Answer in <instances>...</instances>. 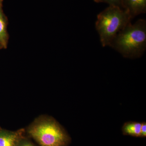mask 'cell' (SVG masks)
I'll list each match as a JSON object with an SVG mask.
<instances>
[{
    "label": "cell",
    "instance_id": "6da1fadb",
    "mask_svg": "<svg viewBox=\"0 0 146 146\" xmlns=\"http://www.w3.org/2000/svg\"><path fill=\"white\" fill-rule=\"evenodd\" d=\"M109 46L124 57H141L146 49V21L140 19L134 24H129L119 33Z\"/></svg>",
    "mask_w": 146,
    "mask_h": 146
},
{
    "label": "cell",
    "instance_id": "7a4b0ae2",
    "mask_svg": "<svg viewBox=\"0 0 146 146\" xmlns=\"http://www.w3.org/2000/svg\"><path fill=\"white\" fill-rule=\"evenodd\" d=\"M132 18L129 13L120 7L109 5L98 14L96 28L103 47L109 46L117 35Z\"/></svg>",
    "mask_w": 146,
    "mask_h": 146
},
{
    "label": "cell",
    "instance_id": "3957f363",
    "mask_svg": "<svg viewBox=\"0 0 146 146\" xmlns=\"http://www.w3.org/2000/svg\"><path fill=\"white\" fill-rule=\"evenodd\" d=\"M28 132L41 146H67L69 141L65 131L52 120L35 124L29 129Z\"/></svg>",
    "mask_w": 146,
    "mask_h": 146
},
{
    "label": "cell",
    "instance_id": "277c9868",
    "mask_svg": "<svg viewBox=\"0 0 146 146\" xmlns=\"http://www.w3.org/2000/svg\"><path fill=\"white\" fill-rule=\"evenodd\" d=\"M121 7L126 11L133 19L146 13V0H121Z\"/></svg>",
    "mask_w": 146,
    "mask_h": 146
},
{
    "label": "cell",
    "instance_id": "5b68a950",
    "mask_svg": "<svg viewBox=\"0 0 146 146\" xmlns=\"http://www.w3.org/2000/svg\"><path fill=\"white\" fill-rule=\"evenodd\" d=\"M23 130L0 131V146H17L23 138Z\"/></svg>",
    "mask_w": 146,
    "mask_h": 146
},
{
    "label": "cell",
    "instance_id": "8992f818",
    "mask_svg": "<svg viewBox=\"0 0 146 146\" xmlns=\"http://www.w3.org/2000/svg\"><path fill=\"white\" fill-rule=\"evenodd\" d=\"M3 0H0V45L3 48L6 49L9 36L7 30L8 19L3 10Z\"/></svg>",
    "mask_w": 146,
    "mask_h": 146
},
{
    "label": "cell",
    "instance_id": "52a82bcc",
    "mask_svg": "<svg viewBox=\"0 0 146 146\" xmlns=\"http://www.w3.org/2000/svg\"><path fill=\"white\" fill-rule=\"evenodd\" d=\"M141 123L138 122L125 123L122 128L125 135L134 137H141Z\"/></svg>",
    "mask_w": 146,
    "mask_h": 146
},
{
    "label": "cell",
    "instance_id": "ba28073f",
    "mask_svg": "<svg viewBox=\"0 0 146 146\" xmlns=\"http://www.w3.org/2000/svg\"><path fill=\"white\" fill-rule=\"evenodd\" d=\"M94 1L97 3H106L109 5L117 6L121 7V0H94Z\"/></svg>",
    "mask_w": 146,
    "mask_h": 146
},
{
    "label": "cell",
    "instance_id": "9c48e42d",
    "mask_svg": "<svg viewBox=\"0 0 146 146\" xmlns=\"http://www.w3.org/2000/svg\"><path fill=\"white\" fill-rule=\"evenodd\" d=\"M146 136V123L144 122L141 123V137H145Z\"/></svg>",
    "mask_w": 146,
    "mask_h": 146
},
{
    "label": "cell",
    "instance_id": "30bf717a",
    "mask_svg": "<svg viewBox=\"0 0 146 146\" xmlns=\"http://www.w3.org/2000/svg\"><path fill=\"white\" fill-rule=\"evenodd\" d=\"M17 146H35L33 145L30 142L25 140H23V139L21 140L18 144Z\"/></svg>",
    "mask_w": 146,
    "mask_h": 146
},
{
    "label": "cell",
    "instance_id": "8fae6325",
    "mask_svg": "<svg viewBox=\"0 0 146 146\" xmlns=\"http://www.w3.org/2000/svg\"><path fill=\"white\" fill-rule=\"evenodd\" d=\"M2 48H3L1 46V45H0V49H2Z\"/></svg>",
    "mask_w": 146,
    "mask_h": 146
}]
</instances>
